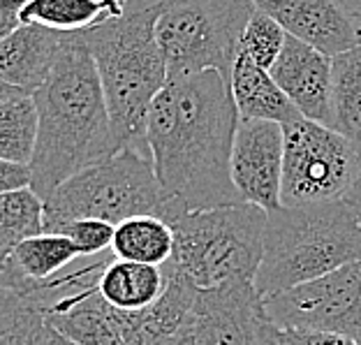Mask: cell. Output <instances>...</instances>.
<instances>
[{"mask_svg": "<svg viewBox=\"0 0 361 345\" xmlns=\"http://www.w3.org/2000/svg\"><path fill=\"white\" fill-rule=\"evenodd\" d=\"M47 322L79 345H128L133 313L114 308L95 285L79 287L44 308Z\"/></svg>", "mask_w": 361, "mask_h": 345, "instance_id": "obj_14", "label": "cell"}, {"mask_svg": "<svg viewBox=\"0 0 361 345\" xmlns=\"http://www.w3.org/2000/svg\"><path fill=\"white\" fill-rule=\"evenodd\" d=\"M126 12L128 7L121 0H28L21 21L59 32H86L121 19Z\"/></svg>", "mask_w": 361, "mask_h": 345, "instance_id": "obj_19", "label": "cell"}, {"mask_svg": "<svg viewBox=\"0 0 361 345\" xmlns=\"http://www.w3.org/2000/svg\"><path fill=\"white\" fill-rule=\"evenodd\" d=\"M361 260V223L345 200L281 207L269 213L264 258L255 278L262 297L319 281Z\"/></svg>", "mask_w": 361, "mask_h": 345, "instance_id": "obj_4", "label": "cell"}, {"mask_svg": "<svg viewBox=\"0 0 361 345\" xmlns=\"http://www.w3.org/2000/svg\"><path fill=\"white\" fill-rule=\"evenodd\" d=\"M255 7L331 59L361 47L355 14L338 0H255Z\"/></svg>", "mask_w": 361, "mask_h": 345, "instance_id": "obj_12", "label": "cell"}, {"mask_svg": "<svg viewBox=\"0 0 361 345\" xmlns=\"http://www.w3.org/2000/svg\"><path fill=\"white\" fill-rule=\"evenodd\" d=\"M303 119L331 128L334 59L287 35L281 59L269 70Z\"/></svg>", "mask_w": 361, "mask_h": 345, "instance_id": "obj_13", "label": "cell"}, {"mask_svg": "<svg viewBox=\"0 0 361 345\" xmlns=\"http://www.w3.org/2000/svg\"><path fill=\"white\" fill-rule=\"evenodd\" d=\"M111 253L121 260L165 267L174 255V229L160 216H133L116 225Z\"/></svg>", "mask_w": 361, "mask_h": 345, "instance_id": "obj_21", "label": "cell"}, {"mask_svg": "<svg viewBox=\"0 0 361 345\" xmlns=\"http://www.w3.org/2000/svg\"><path fill=\"white\" fill-rule=\"evenodd\" d=\"M345 202L352 207V211L357 213V218H359V223H361V171H359V176L355 181V186H352L350 195L345 197Z\"/></svg>", "mask_w": 361, "mask_h": 345, "instance_id": "obj_31", "label": "cell"}, {"mask_svg": "<svg viewBox=\"0 0 361 345\" xmlns=\"http://www.w3.org/2000/svg\"><path fill=\"white\" fill-rule=\"evenodd\" d=\"M269 322L361 343V260L319 281L264 299Z\"/></svg>", "mask_w": 361, "mask_h": 345, "instance_id": "obj_9", "label": "cell"}, {"mask_svg": "<svg viewBox=\"0 0 361 345\" xmlns=\"http://www.w3.org/2000/svg\"><path fill=\"white\" fill-rule=\"evenodd\" d=\"M167 287V269L114 255L97 278V290L114 308L139 313L153 306Z\"/></svg>", "mask_w": 361, "mask_h": 345, "instance_id": "obj_18", "label": "cell"}, {"mask_svg": "<svg viewBox=\"0 0 361 345\" xmlns=\"http://www.w3.org/2000/svg\"><path fill=\"white\" fill-rule=\"evenodd\" d=\"M0 345H51L42 310L10 290H0Z\"/></svg>", "mask_w": 361, "mask_h": 345, "instance_id": "obj_25", "label": "cell"}, {"mask_svg": "<svg viewBox=\"0 0 361 345\" xmlns=\"http://www.w3.org/2000/svg\"><path fill=\"white\" fill-rule=\"evenodd\" d=\"M44 234V200L32 188L0 195V262L21 241Z\"/></svg>", "mask_w": 361, "mask_h": 345, "instance_id": "obj_24", "label": "cell"}, {"mask_svg": "<svg viewBox=\"0 0 361 345\" xmlns=\"http://www.w3.org/2000/svg\"><path fill=\"white\" fill-rule=\"evenodd\" d=\"M51 345H79L75 341H70V339H65V336L61 332H56L54 327H51Z\"/></svg>", "mask_w": 361, "mask_h": 345, "instance_id": "obj_32", "label": "cell"}, {"mask_svg": "<svg viewBox=\"0 0 361 345\" xmlns=\"http://www.w3.org/2000/svg\"><path fill=\"white\" fill-rule=\"evenodd\" d=\"M241 114L216 70L171 77L151 104L146 142L167 202V223L188 211L245 204L232 181Z\"/></svg>", "mask_w": 361, "mask_h": 345, "instance_id": "obj_1", "label": "cell"}, {"mask_svg": "<svg viewBox=\"0 0 361 345\" xmlns=\"http://www.w3.org/2000/svg\"><path fill=\"white\" fill-rule=\"evenodd\" d=\"M338 3H343V5H345L348 10L352 12V14H355V12L359 10V7H361V0H338Z\"/></svg>", "mask_w": 361, "mask_h": 345, "instance_id": "obj_33", "label": "cell"}, {"mask_svg": "<svg viewBox=\"0 0 361 345\" xmlns=\"http://www.w3.org/2000/svg\"><path fill=\"white\" fill-rule=\"evenodd\" d=\"M121 3H123V5H126V7H128V10H130V7H133V5L137 3V0H121Z\"/></svg>", "mask_w": 361, "mask_h": 345, "instance_id": "obj_35", "label": "cell"}, {"mask_svg": "<svg viewBox=\"0 0 361 345\" xmlns=\"http://www.w3.org/2000/svg\"><path fill=\"white\" fill-rule=\"evenodd\" d=\"M285 42H287L285 28L276 19H271L267 12H262L255 7V12L250 14V19L243 28L239 54L248 56L259 68L271 70L276 65V61L281 59Z\"/></svg>", "mask_w": 361, "mask_h": 345, "instance_id": "obj_26", "label": "cell"}, {"mask_svg": "<svg viewBox=\"0 0 361 345\" xmlns=\"http://www.w3.org/2000/svg\"><path fill=\"white\" fill-rule=\"evenodd\" d=\"M285 130L281 123L241 119L232 153V181L245 204L267 213L283 207Z\"/></svg>", "mask_w": 361, "mask_h": 345, "instance_id": "obj_10", "label": "cell"}, {"mask_svg": "<svg viewBox=\"0 0 361 345\" xmlns=\"http://www.w3.org/2000/svg\"><path fill=\"white\" fill-rule=\"evenodd\" d=\"M167 269V287L162 297L146 310L133 313L128 332V345H160L174 334H178L190 320L197 287L183 271L174 265H165Z\"/></svg>", "mask_w": 361, "mask_h": 345, "instance_id": "obj_16", "label": "cell"}, {"mask_svg": "<svg viewBox=\"0 0 361 345\" xmlns=\"http://www.w3.org/2000/svg\"><path fill=\"white\" fill-rule=\"evenodd\" d=\"M331 128L361 146V47L334 56Z\"/></svg>", "mask_w": 361, "mask_h": 345, "instance_id": "obj_23", "label": "cell"}, {"mask_svg": "<svg viewBox=\"0 0 361 345\" xmlns=\"http://www.w3.org/2000/svg\"><path fill=\"white\" fill-rule=\"evenodd\" d=\"M70 32H59L35 23H23L10 37L0 40V84L39 90L59 63Z\"/></svg>", "mask_w": 361, "mask_h": 345, "instance_id": "obj_15", "label": "cell"}, {"mask_svg": "<svg viewBox=\"0 0 361 345\" xmlns=\"http://www.w3.org/2000/svg\"><path fill=\"white\" fill-rule=\"evenodd\" d=\"M355 21H357V28H359V37H361V7L355 12Z\"/></svg>", "mask_w": 361, "mask_h": 345, "instance_id": "obj_34", "label": "cell"}, {"mask_svg": "<svg viewBox=\"0 0 361 345\" xmlns=\"http://www.w3.org/2000/svg\"><path fill=\"white\" fill-rule=\"evenodd\" d=\"M162 7V0H137L126 16L81 32L100 70L116 151L128 146L149 149L151 104L169 81L158 42Z\"/></svg>", "mask_w": 361, "mask_h": 345, "instance_id": "obj_3", "label": "cell"}, {"mask_svg": "<svg viewBox=\"0 0 361 345\" xmlns=\"http://www.w3.org/2000/svg\"><path fill=\"white\" fill-rule=\"evenodd\" d=\"M229 86H232V95L236 107H239L241 119L271 121L285 126V123L301 116L297 107L290 102V97L283 93V88L276 84L274 75L243 54H239L234 63Z\"/></svg>", "mask_w": 361, "mask_h": 345, "instance_id": "obj_17", "label": "cell"}, {"mask_svg": "<svg viewBox=\"0 0 361 345\" xmlns=\"http://www.w3.org/2000/svg\"><path fill=\"white\" fill-rule=\"evenodd\" d=\"M283 130V207L345 200L361 171V146L303 116Z\"/></svg>", "mask_w": 361, "mask_h": 345, "instance_id": "obj_8", "label": "cell"}, {"mask_svg": "<svg viewBox=\"0 0 361 345\" xmlns=\"http://www.w3.org/2000/svg\"><path fill=\"white\" fill-rule=\"evenodd\" d=\"M114 232H116V225L106 223V220L79 218V220H70V223L61 225L54 234H63L75 241L81 258H97L111 250Z\"/></svg>", "mask_w": 361, "mask_h": 345, "instance_id": "obj_27", "label": "cell"}, {"mask_svg": "<svg viewBox=\"0 0 361 345\" xmlns=\"http://www.w3.org/2000/svg\"><path fill=\"white\" fill-rule=\"evenodd\" d=\"M39 135L35 95L0 84V160L30 165Z\"/></svg>", "mask_w": 361, "mask_h": 345, "instance_id": "obj_20", "label": "cell"}, {"mask_svg": "<svg viewBox=\"0 0 361 345\" xmlns=\"http://www.w3.org/2000/svg\"><path fill=\"white\" fill-rule=\"evenodd\" d=\"M269 213L255 204L188 211L174 223L171 265L207 290L229 281H255L264 258Z\"/></svg>", "mask_w": 361, "mask_h": 345, "instance_id": "obj_6", "label": "cell"}, {"mask_svg": "<svg viewBox=\"0 0 361 345\" xmlns=\"http://www.w3.org/2000/svg\"><path fill=\"white\" fill-rule=\"evenodd\" d=\"M32 186V169L23 162L0 160V195L23 190V188Z\"/></svg>", "mask_w": 361, "mask_h": 345, "instance_id": "obj_29", "label": "cell"}, {"mask_svg": "<svg viewBox=\"0 0 361 345\" xmlns=\"http://www.w3.org/2000/svg\"><path fill=\"white\" fill-rule=\"evenodd\" d=\"M158 42L171 77L216 70L232 81L255 0H162Z\"/></svg>", "mask_w": 361, "mask_h": 345, "instance_id": "obj_7", "label": "cell"}, {"mask_svg": "<svg viewBox=\"0 0 361 345\" xmlns=\"http://www.w3.org/2000/svg\"><path fill=\"white\" fill-rule=\"evenodd\" d=\"M259 345H361L357 341L343 339L336 334L313 332V329H294V327H278L264 320L259 332Z\"/></svg>", "mask_w": 361, "mask_h": 345, "instance_id": "obj_28", "label": "cell"}, {"mask_svg": "<svg viewBox=\"0 0 361 345\" xmlns=\"http://www.w3.org/2000/svg\"><path fill=\"white\" fill-rule=\"evenodd\" d=\"M79 258L81 253L72 239L63 234L44 232L21 241L0 262V267L14 271L16 276L26 278V281L44 283L49 278L59 276L70 265H75Z\"/></svg>", "mask_w": 361, "mask_h": 345, "instance_id": "obj_22", "label": "cell"}, {"mask_svg": "<svg viewBox=\"0 0 361 345\" xmlns=\"http://www.w3.org/2000/svg\"><path fill=\"white\" fill-rule=\"evenodd\" d=\"M267 320L255 281H229L197 290L190 327L200 345H259Z\"/></svg>", "mask_w": 361, "mask_h": 345, "instance_id": "obj_11", "label": "cell"}, {"mask_svg": "<svg viewBox=\"0 0 361 345\" xmlns=\"http://www.w3.org/2000/svg\"><path fill=\"white\" fill-rule=\"evenodd\" d=\"M28 0H0V40L10 37L14 30L23 26L21 12Z\"/></svg>", "mask_w": 361, "mask_h": 345, "instance_id": "obj_30", "label": "cell"}, {"mask_svg": "<svg viewBox=\"0 0 361 345\" xmlns=\"http://www.w3.org/2000/svg\"><path fill=\"white\" fill-rule=\"evenodd\" d=\"M133 216L167 220V202L149 149H118L77 171L44 200V232L79 218L118 225Z\"/></svg>", "mask_w": 361, "mask_h": 345, "instance_id": "obj_5", "label": "cell"}, {"mask_svg": "<svg viewBox=\"0 0 361 345\" xmlns=\"http://www.w3.org/2000/svg\"><path fill=\"white\" fill-rule=\"evenodd\" d=\"M32 95L39 135L30 188L47 200L77 171L116 153L100 70L81 32H70L51 77Z\"/></svg>", "mask_w": 361, "mask_h": 345, "instance_id": "obj_2", "label": "cell"}]
</instances>
